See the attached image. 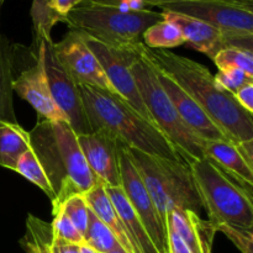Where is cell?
Returning <instances> with one entry per match:
<instances>
[{"label": "cell", "mask_w": 253, "mask_h": 253, "mask_svg": "<svg viewBox=\"0 0 253 253\" xmlns=\"http://www.w3.org/2000/svg\"><path fill=\"white\" fill-rule=\"evenodd\" d=\"M142 54L160 72L174 81L235 145L253 141V118L239 105L234 94L215 83L208 67L170 49H151Z\"/></svg>", "instance_id": "cell-1"}, {"label": "cell", "mask_w": 253, "mask_h": 253, "mask_svg": "<svg viewBox=\"0 0 253 253\" xmlns=\"http://www.w3.org/2000/svg\"><path fill=\"white\" fill-rule=\"evenodd\" d=\"M30 133V143L53 190L52 214L76 194H85L98 183L68 121L39 118Z\"/></svg>", "instance_id": "cell-2"}, {"label": "cell", "mask_w": 253, "mask_h": 253, "mask_svg": "<svg viewBox=\"0 0 253 253\" xmlns=\"http://www.w3.org/2000/svg\"><path fill=\"white\" fill-rule=\"evenodd\" d=\"M91 131L105 130L127 147L173 161H182L168 138L118 94L78 84Z\"/></svg>", "instance_id": "cell-3"}, {"label": "cell", "mask_w": 253, "mask_h": 253, "mask_svg": "<svg viewBox=\"0 0 253 253\" xmlns=\"http://www.w3.org/2000/svg\"><path fill=\"white\" fill-rule=\"evenodd\" d=\"M162 20V12L150 9L127 10L83 0L69 12L66 24L108 46L132 48L142 43V35L148 27Z\"/></svg>", "instance_id": "cell-4"}, {"label": "cell", "mask_w": 253, "mask_h": 253, "mask_svg": "<svg viewBox=\"0 0 253 253\" xmlns=\"http://www.w3.org/2000/svg\"><path fill=\"white\" fill-rule=\"evenodd\" d=\"M127 148L166 226L167 212L172 209L190 210L200 214L203 203L195 187L192 169L187 163Z\"/></svg>", "instance_id": "cell-5"}, {"label": "cell", "mask_w": 253, "mask_h": 253, "mask_svg": "<svg viewBox=\"0 0 253 253\" xmlns=\"http://www.w3.org/2000/svg\"><path fill=\"white\" fill-rule=\"evenodd\" d=\"M203 208L212 226L229 225L253 230L252 192L208 160L189 166Z\"/></svg>", "instance_id": "cell-6"}, {"label": "cell", "mask_w": 253, "mask_h": 253, "mask_svg": "<svg viewBox=\"0 0 253 253\" xmlns=\"http://www.w3.org/2000/svg\"><path fill=\"white\" fill-rule=\"evenodd\" d=\"M142 49L131 67L141 99L158 130L172 143L183 162L190 166L195 161L205 158L204 140L198 137L178 115L174 105L161 86L152 64L142 54Z\"/></svg>", "instance_id": "cell-7"}, {"label": "cell", "mask_w": 253, "mask_h": 253, "mask_svg": "<svg viewBox=\"0 0 253 253\" xmlns=\"http://www.w3.org/2000/svg\"><path fill=\"white\" fill-rule=\"evenodd\" d=\"M162 10L195 17L219 29L227 37L229 47L252 51V0H198L161 5Z\"/></svg>", "instance_id": "cell-8"}, {"label": "cell", "mask_w": 253, "mask_h": 253, "mask_svg": "<svg viewBox=\"0 0 253 253\" xmlns=\"http://www.w3.org/2000/svg\"><path fill=\"white\" fill-rule=\"evenodd\" d=\"M83 36L85 40V43L88 44L89 48L98 58L99 63H100L101 68H103L104 73H105L108 81L110 82L115 93L120 95L124 100L127 101L146 120L155 125L142 99H141L140 91H138L132 72H131L133 62L141 54L143 42L138 46L132 47V48H116V47L101 43V42L85 36V35H83Z\"/></svg>", "instance_id": "cell-9"}, {"label": "cell", "mask_w": 253, "mask_h": 253, "mask_svg": "<svg viewBox=\"0 0 253 253\" xmlns=\"http://www.w3.org/2000/svg\"><path fill=\"white\" fill-rule=\"evenodd\" d=\"M118 150L121 189L124 190L130 205L142 221L157 252L169 253L167 226L161 220L157 208L131 160L127 146L118 140Z\"/></svg>", "instance_id": "cell-10"}, {"label": "cell", "mask_w": 253, "mask_h": 253, "mask_svg": "<svg viewBox=\"0 0 253 253\" xmlns=\"http://www.w3.org/2000/svg\"><path fill=\"white\" fill-rule=\"evenodd\" d=\"M53 43L52 39H49L41 40L36 44L42 51L44 71L52 99L59 110L66 115L69 125L77 135L89 133L90 127L86 120L78 83L58 61L54 53Z\"/></svg>", "instance_id": "cell-11"}, {"label": "cell", "mask_w": 253, "mask_h": 253, "mask_svg": "<svg viewBox=\"0 0 253 253\" xmlns=\"http://www.w3.org/2000/svg\"><path fill=\"white\" fill-rule=\"evenodd\" d=\"M53 49L58 61L77 83L116 94L81 32L69 30L61 41L53 43Z\"/></svg>", "instance_id": "cell-12"}, {"label": "cell", "mask_w": 253, "mask_h": 253, "mask_svg": "<svg viewBox=\"0 0 253 253\" xmlns=\"http://www.w3.org/2000/svg\"><path fill=\"white\" fill-rule=\"evenodd\" d=\"M77 141L91 173L106 187H121L118 140L105 130L77 135Z\"/></svg>", "instance_id": "cell-13"}, {"label": "cell", "mask_w": 253, "mask_h": 253, "mask_svg": "<svg viewBox=\"0 0 253 253\" xmlns=\"http://www.w3.org/2000/svg\"><path fill=\"white\" fill-rule=\"evenodd\" d=\"M12 88L20 98L26 100L37 111L40 119L48 121H68L52 99L42 51L39 46L35 64L14 78Z\"/></svg>", "instance_id": "cell-14"}, {"label": "cell", "mask_w": 253, "mask_h": 253, "mask_svg": "<svg viewBox=\"0 0 253 253\" xmlns=\"http://www.w3.org/2000/svg\"><path fill=\"white\" fill-rule=\"evenodd\" d=\"M150 62V61H148ZM153 67V66H152ZM155 69L156 74H157L158 82H160L161 86L168 98L170 99L172 104L174 105L175 110H177L178 115L180 116L185 125L202 140L209 141V140H226L227 136L217 127L214 124V121L207 115L204 110L175 83L174 81L166 76L165 73L160 72L158 69Z\"/></svg>", "instance_id": "cell-15"}, {"label": "cell", "mask_w": 253, "mask_h": 253, "mask_svg": "<svg viewBox=\"0 0 253 253\" xmlns=\"http://www.w3.org/2000/svg\"><path fill=\"white\" fill-rule=\"evenodd\" d=\"M163 19L174 24L192 49L202 52L212 61L216 53L229 47L227 37L219 29L195 17L162 10Z\"/></svg>", "instance_id": "cell-16"}, {"label": "cell", "mask_w": 253, "mask_h": 253, "mask_svg": "<svg viewBox=\"0 0 253 253\" xmlns=\"http://www.w3.org/2000/svg\"><path fill=\"white\" fill-rule=\"evenodd\" d=\"M167 226H170L185 242L192 253H212L216 230L209 220L190 210L172 209L167 212Z\"/></svg>", "instance_id": "cell-17"}, {"label": "cell", "mask_w": 253, "mask_h": 253, "mask_svg": "<svg viewBox=\"0 0 253 253\" xmlns=\"http://www.w3.org/2000/svg\"><path fill=\"white\" fill-rule=\"evenodd\" d=\"M204 155L225 173L252 192L253 167L247 163L237 145L226 140L204 141Z\"/></svg>", "instance_id": "cell-18"}, {"label": "cell", "mask_w": 253, "mask_h": 253, "mask_svg": "<svg viewBox=\"0 0 253 253\" xmlns=\"http://www.w3.org/2000/svg\"><path fill=\"white\" fill-rule=\"evenodd\" d=\"M84 197H85L86 204H88L90 211L113 232L121 247L127 253H136L130 239H128L123 220L119 216L118 211L111 204L110 199L106 194L105 184L98 180V183L89 192H86Z\"/></svg>", "instance_id": "cell-19"}, {"label": "cell", "mask_w": 253, "mask_h": 253, "mask_svg": "<svg viewBox=\"0 0 253 253\" xmlns=\"http://www.w3.org/2000/svg\"><path fill=\"white\" fill-rule=\"evenodd\" d=\"M105 192L111 204L118 211L119 216L123 220L128 239H130L136 253H158L153 242L151 241L142 221L130 205L121 187H106L105 185Z\"/></svg>", "instance_id": "cell-20"}, {"label": "cell", "mask_w": 253, "mask_h": 253, "mask_svg": "<svg viewBox=\"0 0 253 253\" xmlns=\"http://www.w3.org/2000/svg\"><path fill=\"white\" fill-rule=\"evenodd\" d=\"M30 147L29 131L17 123L0 121V167L15 170L19 158Z\"/></svg>", "instance_id": "cell-21"}, {"label": "cell", "mask_w": 253, "mask_h": 253, "mask_svg": "<svg viewBox=\"0 0 253 253\" xmlns=\"http://www.w3.org/2000/svg\"><path fill=\"white\" fill-rule=\"evenodd\" d=\"M14 54L9 40L0 34V121L17 123L12 103Z\"/></svg>", "instance_id": "cell-22"}, {"label": "cell", "mask_w": 253, "mask_h": 253, "mask_svg": "<svg viewBox=\"0 0 253 253\" xmlns=\"http://www.w3.org/2000/svg\"><path fill=\"white\" fill-rule=\"evenodd\" d=\"M142 42L151 49H169L185 43L180 30L165 19L153 24L143 32Z\"/></svg>", "instance_id": "cell-23"}, {"label": "cell", "mask_w": 253, "mask_h": 253, "mask_svg": "<svg viewBox=\"0 0 253 253\" xmlns=\"http://www.w3.org/2000/svg\"><path fill=\"white\" fill-rule=\"evenodd\" d=\"M34 27L35 43H39L41 40L51 39V31L54 25L64 22L63 17L52 6L51 0H34L30 10Z\"/></svg>", "instance_id": "cell-24"}, {"label": "cell", "mask_w": 253, "mask_h": 253, "mask_svg": "<svg viewBox=\"0 0 253 253\" xmlns=\"http://www.w3.org/2000/svg\"><path fill=\"white\" fill-rule=\"evenodd\" d=\"M84 242L98 253H127L121 247L113 232L90 211Z\"/></svg>", "instance_id": "cell-25"}, {"label": "cell", "mask_w": 253, "mask_h": 253, "mask_svg": "<svg viewBox=\"0 0 253 253\" xmlns=\"http://www.w3.org/2000/svg\"><path fill=\"white\" fill-rule=\"evenodd\" d=\"M15 172H17L22 177L26 178L27 180L34 183L36 187H39L49 198L51 203L53 202V190H52L51 184H49L48 178H47L39 158L35 155L34 150L31 147L19 158L16 167H15Z\"/></svg>", "instance_id": "cell-26"}, {"label": "cell", "mask_w": 253, "mask_h": 253, "mask_svg": "<svg viewBox=\"0 0 253 253\" xmlns=\"http://www.w3.org/2000/svg\"><path fill=\"white\" fill-rule=\"evenodd\" d=\"M215 66L220 69L236 68L244 71L247 76L253 77V52L239 47H226L212 58Z\"/></svg>", "instance_id": "cell-27"}, {"label": "cell", "mask_w": 253, "mask_h": 253, "mask_svg": "<svg viewBox=\"0 0 253 253\" xmlns=\"http://www.w3.org/2000/svg\"><path fill=\"white\" fill-rule=\"evenodd\" d=\"M59 210L68 216V219L73 222L74 226H76L77 229H78V231L81 232L82 236H85L89 225V214H90V209H89L88 204H86L84 194H76L69 197L68 199L58 208L57 211H59Z\"/></svg>", "instance_id": "cell-28"}, {"label": "cell", "mask_w": 253, "mask_h": 253, "mask_svg": "<svg viewBox=\"0 0 253 253\" xmlns=\"http://www.w3.org/2000/svg\"><path fill=\"white\" fill-rule=\"evenodd\" d=\"M26 245L36 250L39 253H51L49 245L52 241L51 224L30 215L27 219V232L25 235Z\"/></svg>", "instance_id": "cell-29"}, {"label": "cell", "mask_w": 253, "mask_h": 253, "mask_svg": "<svg viewBox=\"0 0 253 253\" xmlns=\"http://www.w3.org/2000/svg\"><path fill=\"white\" fill-rule=\"evenodd\" d=\"M53 215V221L51 224L52 230V236L54 239L62 240V241L71 242V244L76 245H83L84 244V237L82 236L81 232L78 231L73 222L68 219L64 212L61 210L54 212Z\"/></svg>", "instance_id": "cell-30"}, {"label": "cell", "mask_w": 253, "mask_h": 253, "mask_svg": "<svg viewBox=\"0 0 253 253\" xmlns=\"http://www.w3.org/2000/svg\"><path fill=\"white\" fill-rule=\"evenodd\" d=\"M215 83L224 90L234 94L246 83H253V77L247 76L244 71L236 68H224L214 76Z\"/></svg>", "instance_id": "cell-31"}, {"label": "cell", "mask_w": 253, "mask_h": 253, "mask_svg": "<svg viewBox=\"0 0 253 253\" xmlns=\"http://www.w3.org/2000/svg\"><path fill=\"white\" fill-rule=\"evenodd\" d=\"M216 232H222L227 239L241 251V253H253V230L240 229L229 225H217Z\"/></svg>", "instance_id": "cell-32"}, {"label": "cell", "mask_w": 253, "mask_h": 253, "mask_svg": "<svg viewBox=\"0 0 253 253\" xmlns=\"http://www.w3.org/2000/svg\"><path fill=\"white\" fill-rule=\"evenodd\" d=\"M235 99L242 109L253 115V83H246L234 93Z\"/></svg>", "instance_id": "cell-33"}, {"label": "cell", "mask_w": 253, "mask_h": 253, "mask_svg": "<svg viewBox=\"0 0 253 253\" xmlns=\"http://www.w3.org/2000/svg\"><path fill=\"white\" fill-rule=\"evenodd\" d=\"M167 235L169 253H192L189 247L185 245V242L180 239L179 235L170 226H167Z\"/></svg>", "instance_id": "cell-34"}, {"label": "cell", "mask_w": 253, "mask_h": 253, "mask_svg": "<svg viewBox=\"0 0 253 253\" xmlns=\"http://www.w3.org/2000/svg\"><path fill=\"white\" fill-rule=\"evenodd\" d=\"M49 252L51 253H81V245L62 241V240L54 239V237L52 236L51 245H49Z\"/></svg>", "instance_id": "cell-35"}, {"label": "cell", "mask_w": 253, "mask_h": 253, "mask_svg": "<svg viewBox=\"0 0 253 253\" xmlns=\"http://www.w3.org/2000/svg\"><path fill=\"white\" fill-rule=\"evenodd\" d=\"M83 0H51L52 6L54 7L58 15L61 17H63L64 22L67 21V16H68L69 12L74 9L76 6H78Z\"/></svg>", "instance_id": "cell-36"}, {"label": "cell", "mask_w": 253, "mask_h": 253, "mask_svg": "<svg viewBox=\"0 0 253 253\" xmlns=\"http://www.w3.org/2000/svg\"><path fill=\"white\" fill-rule=\"evenodd\" d=\"M180 1H198V0H145V6H161L163 4H170V2Z\"/></svg>", "instance_id": "cell-37"}, {"label": "cell", "mask_w": 253, "mask_h": 253, "mask_svg": "<svg viewBox=\"0 0 253 253\" xmlns=\"http://www.w3.org/2000/svg\"><path fill=\"white\" fill-rule=\"evenodd\" d=\"M81 253H98V252L84 242L83 245H81Z\"/></svg>", "instance_id": "cell-38"}, {"label": "cell", "mask_w": 253, "mask_h": 253, "mask_svg": "<svg viewBox=\"0 0 253 253\" xmlns=\"http://www.w3.org/2000/svg\"><path fill=\"white\" fill-rule=\"evenodd\" d=\"M4 1H5V0H0V6H1L2 2H4Z\"/></svg>", "instance_id": "cell-39"}]
</instances>
